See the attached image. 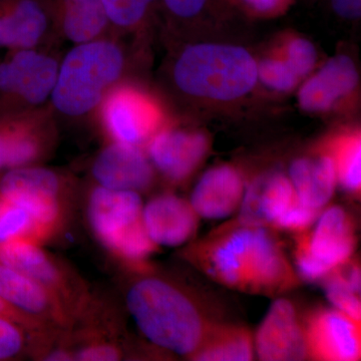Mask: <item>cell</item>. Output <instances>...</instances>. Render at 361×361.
<instances>
[{
  "label": "cell",
  "mask_w": 361,
  "mask_h": 361,
  "mask_svg": "<svg viewBox=\"0 0 361 361\" xmlns=\"http://www.w3.org/2000/svg\"><path fill=\"white\" fill-rule=\"evenodd\" d=\"M269 228L232 223L185 249L197 269L228 288L274 297L291 290L298 276Z\"/></svg>",
  "instance_id": "obj_1"
},
{
  "label": "cell",
  "mask_w": 361,
  "mask_h": 361,
  "mask_svg": "<svg viewBox=\"0 0 361 361\" xmlns=\"http://www.w3.org/2000/svg\"><path fill=\"white\" fill-rule=\"evenodd\" d=\"M126 289V310L157 348L191 360L214 325L180 285L153 274L134 273Z\"/></svg>",
  "instance_id": "obj_2"
},
{
  "label": "cell",
  "mask_w": 361,
  "mask_h": 361,
  "mask_svg": "<svg viewBox=\"0 0 361 361\" xmlns=\"http://www.w3.org/2000/svg\"><path fill=\"white\" fill-rule=\"evenodd\" d=\"M141 194L94 185L85 202L90 233L106 253L130 273L149 271V259L158 249L142 222Z\"/></svg>",
  "instance_id": "obj_3"
},
{
  "label": "cell",
  "mask_w": 361,
  "mask_h": 361,
  "mask_svg": "<svg viewBox=\"0 0 361 361\" xmlns=\"http://www.w3.org/2000/svg\"><path fill=\"white\" fill-rule=\"evenodd\" d=\"M176 85L190 96L232 101L257 82V63L243 47L201 44L188 47L174 68Z\"/></svg>",
  "instance_id": "obj_4"
},
{
  "label": "cell",
  "mask_w": 361,
  "mask_h": 361,
  "mask_svg": "<svg viewBox=\"0 0 361 361\" xmlns=\"http://www.w3.org/2000/svg\"><path fill=\"white\" fill-rule=\"evenodd\" d=\"M123 66V54L116 44L96 40L78 44L59 66L52 103L65 115H85L120 78Z\"/></svg>",
  "instance_id": "obj_5"
},
{
  "label": "cell",
  "mask_w": 361,
  "mask_h": 361,
  "mask_svg": "<svg viewBox=\"0 0 361 361\" xmlns=\"http://www.w3.org/2000/svg\"><path fill=\"white\" fill-rule=\"evenodd\" d=\"M0 194L23 207L49 239L59 236L75 213V194L51 169L27 166L0 174Z\"/></svg>",
  "instance_id": "obj_6"
},
{
  "label": "cell",
  "mask_w": 361,
  "mask_h": 361,
  "mask_svg": "<svg viewBox=\"0 0 361 361\" xmlns=\"http://www.w3.org/2000/svg\"><path fill=\"white\" fill-rule=\"evenodd\" d=\"M316 221L314 229L297 233L294 251L299 277L310 282L349 262L356 246L353 221L342 207H329Z\"/></svg>",
  "instance_id": "obj_7"
},
{
  "label": "cell",
  "mask_w": 361,
  "mask_h": 361,
  "mask_svg": "<svg viewBox=\"0 0 361 361\" xmlns=\"http://www.w3.org/2000/svg\"><path fill=\"white\" fill-rule=\"evenodd\" d=\"M0 263L32 278L51 291L68 311L71 322L92 294L89 285L77 271L37 242L14 240L0 244Z\"/></svg>",
  "instance_id": "obj_8"
},
{
  "label": "cell",
  "mask_w": 361,
  "mask_h": 361,
  "mask_svg": "<svg viewBox=\"0 0 361 361\" xmlns=\"http://www.w3.org/2000/svg\"><path fill=\"white\" fill-rule=\"evenodd\" d=\"M75 361H116L127 355V343L116 304L92 292L66 331Z\"/></svg>",
  "instance_id": "obj_9"
},
{
  "label": "cell",
  "mask_w": 361,
  "mask_h": 361,
  "mask_svg": "<svg viewBox=\"0 0 361 361\" xmlns=\"http://www.w3.org/2000/svg\"><path fill=\"white\" fill-rule=\"evenodd\" d=\"M305 210L289 178L281 172L268 173L246 188L237 222L290 231Z\"/></svg>",
  "instance_id": "obj_10"
},
{
  "label": "cell",
  "mask_w": 361,
  "mask_h": 361,
  "mask_svg": "<svg viewBox=\"0 0 361 361\" xmlns=\"http://www.w3.org/2000/svg\"><path fill=\"white\" fill-rule=\"evenodd\" d=\"M59 68L51 56L32 49H16L0 61V99L44 103L51 96Z\"/></svg>",
  "instance_id": "obj_11"
},
{
  "label": "cell",
  "mask_w": 361,
  "mask_h": 361,
  "mask_svg": "<svg viewBox=\"0 0 361 361\" xmlns=\"http://www.w3.org/2000/svg\"><path fill=\"white\" fill-rule=\"evenodd\" d=\"M360 323L336 308H319L303 320L308 358L357 361L361 357Z\"/></svg>",
  "instance_id": "obj_12"
},
{
  "label": "cell",
  "mask_w": 361,
  "mask_h": 361,
  "mask_svg": "<svg viewBox=\"0 0 361 361\" xmlns=\"http://www.w3.org/2000/svg\"><path fill=\"white\" fill-rule=\"evenodd\" d=\"M254 348L260 360L308 358L303 320L288 299H277L270 306L256 332Z\"/></svg>",
  "instance_id": "obj_13"
},
{
  "label": "cell",
  "mask_w": 361,
  "mask_h": 361,
  "mask_svg": "<svg viewBox=\"0 0 361 361\" xmlns=\"http://www.w3.org/2000/svg\"><path fill=\"white\" fill-rule=\"evenodd\" d=\"M0 296L54 331H68L71 317L61 301L39 282L0 263Z\"/></svg>",
  "instance_id": "obj_14"
},
{
  "label": "cell",
  "mask_w": 361,
  "mask_h": 361,
  "mask_svg": "<svg viewBox=\"0 0 361 361\" xmlns=\"http://www.w3.org/2000/svg\"><path fill=\"white\" fill-rule=\"evenodd\" d=\"M208 149L209 140L203 133L166 130L149 140L148 156L166 179L180 183L201 165Z\"/></svg>",
  "instance_id": "obj_15"
},
{
  "label": "cell",
  "mask_w": 361,
  "mask_h": 361,
  "mask_svg": "<svg viewBox=\"0 0 361 361\" xmlns=\"http://www.w3.org/2000/svg\"><path fill=\"white\" fill-rule=\"evenodd\" d=\"M92 175L97 186L141 194L154 180V168L140 147L114 142L94 159Z\"/></svg>",
  "instance_id": "obj_16"
},
{
  "label": "cell",
  "mask_w": 361,
  "mask_h": 361,
  "mask_svg": "<svg viewBox=\"0 0 361 361\" xmlns=\"http://www.w3.org/2000/svg\"><path fill=\"white\" fill-rule=\"evenodd\" d=\"M200 217L190 202L173 194L154 197L142 208L147 234L157 247H179L198 230Z\"/></svg>",
  "instance_id": "obj_17"
},
{
  "label": "cell",
  "mask_w": 361,
  "mask_h": 361,
  "mask_svg": "<svg viewBox=\"0 0 361 361\" xmlns=\"http://www.w3.org/2000/svg\"><path fill=\"white\" fill-rule=\"evenodd\" d=\"M103 113L114 142L140 147L155 135L159 120L156 109L134 90L113 92L104 103Z\"/></svg>",
  "instance_id": "obj_18"
},
{
  "label": "cell",
  "mask_w": 361,
  "mask_h": 361,
  "mask_svg": "<svg viewBox=\"0 0 361 361\" xmlns=\"http://www.w3.org/2000/svg\"><path fill=\"white\" fill-rule=\"evenodd\" d=\"M245 183L229 165L210 169L197 183L190 204L197 215L207 220H222L239 210Z\"/></svg>",
  "instance_id": "obj_19"
},
{
  "label": "cell",
  "mask_w": 361,
  "mask_h": 361,
  "mask_svg": "<svg viewBox=\"0 0 361 361\" xmlns=\"http://www.w3.org/2000/svg\"><path fill=\"white\" fill-rule=\"evenodd\" d=\"M358 73L353 59L344 54L331 58L304 82L298 92L300 108L310 113H322L332 109L355 90Z\"/></svg>",
  "instance_id": "obj_20"
},
{
  "label": "cell",
  "mask_w": 361,
  "mask_h": 361,
  "mask_svg": "<svg viewBox=\"0 0 361 361\" xmlns=\"http://www.w3.org/2000/svg\"><path fill=\"white\" fill-rule=\"evenodd\" d=\"M47 27V13L37 0H0V47L32 49Z\"/></svg>",
  "instance_id": "obj_21"
},
{
  "label": "cell",
  "mask_w": 361,
  "mask_h": 361,
  "mask_svg": "<svg viewBox=\"0 0 361 361\" xmlns=\"http://www.w3.org/2000/svg\"><path fill=\"white\" fill-rule=\"evenodd\" d=\"M289 180L304 206L322 212L334 197L337 177L330 155L299 158L292 161Z\"/></svg>",
  "instance_id": "obj_22"
},
{
  "label": "cell",
  "mask_w": 361,
  "mask_h": 361,
  "mask_svg": "<svg viewBox=\"0 0 361 361\" xmlns=\"http://www.w3.org/2000/svg\"><path fill=\"white\" fill-rule=\"evenodd\" d=\"M254 338L248 329L235 325H214L190 360L249 361L254 360Z\"/></svg>",
  "instance_id": "obj_23"
},
{
  "label": "cell",
  "mask_w": 361,
  "mask_h": 361,
  "mask_svg": "<svg viewBox=\"0 0 361 361\" xmlns=\"http://www.w3.org/2000/svg\"><path fill=\"white\" fill-rule=\"evenodd\" d=\"M63 32L71 42H92L109 23L102 0H59Z\"/></svg>",
  "instance_id": "obj_24"
},
{
  "label": "cell",
  "mask_w": 361,
  "mask_h": 361,
  "mask_svg": "<svg viewBox=\"0 0 361 361\" xmlns=\"http://www.w3.org/2000/svg\"><path fill=\"white\" fill-rule=\"evenodd\" d=\"M323 280L325 295L334 308L361 322L360 266H349L348 262L332 271Z\"/></svg>",
  "instance_id": "obj_25"
},
{
  "label": "cell",
  "mask_w": 361,
  "mask_h": 361,
  "mask_svg": "<svg viewBox=\"0 0 361 361\" xmlns=\"http://www.w3.org/2000/svg\"><path fill=\"white\" fill-rule=\"evenodd\" d=\"M0 121L6 137V170L33 166L44 154L42 139L11 118H1Z\"/></svg>",
  "instance_id": "obj_26"
},
{
  "label": "cell",
  "mask_w": 361,
  "mask_h": 361,
  "mask_svg": "<svg viewBox=\"0 0 361 361\" xmlns=\"http://www.w3.org/2000/svg\"><path fill=\"white\" fill-rule=\"evenodd\" d=\"M30 240L44 244L49 236L23 207L0 194V244Z\"/></svg>",
  "instance_id": "obj_27"
},
{
  "label": "cell",
  "mask_w": 361,
  "mask_h": 361,
  "mask_svg": "<svg viewBox=\"0 0 361 361\" xmlns=\"http://www.w3.org/2000/svg\"><path fill=\"white\" fill-rule=\"evenodd\" d=\"M336 165L337 183L348 193H360L361 187V140L360 135L344 137L330 155Z\"/></svg>",
  "instance_id": "obj_28"
},
{
  "label": "cell",
  "mask_w": 361,
  "mask_h": 361,
  "mask_svg": "<svg viewBox=\"0 0 361 361\" xmlns=\"http://www.w3.org/2000/svg\"><path fill=\"white\" fill-rule=\"evenodd\" d=\"M32 337L23 327L0 316V360L30 356Z\"/></svg>",
  "instance_id": "obj_29"
},
{
  "label": "cell",
  "mask_w": 361,
  "mask_h": 361,
  "mask_svg": "<svg viewBox=\"0 0 361 361\" xmlns=\"http://www.w3.org/2000/svg\"><path fill=\"white\" fill-rule=\"evenodd\" d=\"M157 0H102L109 21L122 27L141 23Z\"/></svg>",
  "instance_id": "obj_30"
},
{
  "label": "cell",
  "mask_w": 361,
  "mask_h": 361,
  "mask_svg": "<svg viewBox=\"0 0 361 361\" xmlns=\"http://www.w3.org/2000/svg\"><path fill=\"white\" fill-rule=\"evenodd\" d=\"M0 316L18 323L28 332V334L32 337L30 356L35 353L37 349L47 345L52 339L63 334V332L49 329L40 323L35 322L30 316L25 315V313L21 312L11 303L7 302L6 299L2 298L1 296H0Z\"/></svg>",
  "instance_id": "obj_31"
},
{
  "label": "cell",
  "mask_w": 361,
  "mask_h": 361,
  "mask_svg": "<svg viewBox=\"0 0 361 361\" xmlns=\"http://www.w3.org/2000/svg\"><path fill=\"white\" fill-rule=\"evenodd\" d=\"M257 77L270 89L288 92L298 84L299 78L286 61L265 59L257 65Z\"/></svg>",
  "instance_id": "obj_32"
},
{
  "label": "cell",
  "mask_w": 361,
  "mask_h": 361,
  "mask_svg": "<svg viewBox=\"0 0 361 361\" xmlns=\"http://www.w3.org/2000/svg\"><path fill=\"white\" fill-rule=\"evenodd\" d=\"M287 63L299 78L310 75L317 61L314 45L305 39H295L287 47Z\"/></svg>",
  "instance_id": "obj_33"
},
{
  "label": "cell",
  "mask_w": 361,
  "mask_h": 361,
  "mask_svg": "<svg viewBox=\"0 0 361 361\" xmlns=\"http://www.w3.org/2000/svg\"><path fill=\"white\" fill-rule=\"evenodd\" d=\"M171 13L180 18H191L203 11L208 0H163Z\"/></svg>",
  "instance_id": "obj_34"
},
{
  "label": "cell",
  "mask_w": 361,
  "mask_h": 361,
  "mask_svg": "<svg viewBox=\"0 0 361 361\" xmlns=\"http://www.w3.org/2000/svg\"><path fill=\"white\" fill-rule=\"evenodd\" d=\"M334 13L345 20H356L361 16V0H331Z\"/></svg>",
  "instance_id": "obj_35"
},
{
  "label": "cell",
  "mask_w": 361,
  "mask_h": 361,
  "mask_svg": "<svg viewBox=\"0 0 361 361\" xmlns=\"http://www.w3.org/2000/svg\"><path fill=\"white\" fill-rule=\"evenodd\" d=\"M251 11L259 13L276 11L283 4L284 0H241Z\"/></svg>",
  "instance_id": "obj_36"
},
{
  "label": "cell",
  "mask_w": 361,
  "mask_h": 361,
  "mask_svg": "<svg viewBox=\"0 0 361 361\" xmlns=\"http://www.w3.org/2000/svg\"><path fill=\"white\" fill-rule=\"evenodd\" d=\"M6 170V137L4 125L0 121V174Z\"/></svg>",
  "instance_id": "obj_37"
}]
</instances>
